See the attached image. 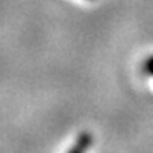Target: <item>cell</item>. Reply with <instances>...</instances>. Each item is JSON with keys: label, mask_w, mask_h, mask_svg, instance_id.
<instances>
[{"label": "cell", "mask_w": 153, "mask_h": 153, "mask_svg": "<svg viewBox=\"0 0 153 153\" xmlns=\"http://www.w3.org/2000/svg\"><path fill=\"white\" fill-rule=\"evenodd\" d=\"M91 137L90 135H86V134H83V135H80V138L76 140V143L72 147V150H75V152H82V150H86V148L90 147V143H91Z\"/></svg>", "instance_id": "obj_1"}, {"label": "cell", "mask_w": 153, "mask_h": 153, "mask_svg": "<svg viewBox=\"0 0 153 153\" xmlns=\"http://www.w3.org/2000/svg\"><path fill=\"white\" fill-rule=\"evenodd\" d=\"M143 70L147 72L148 75H152V76H153V56H152V57H148V59L145 60V64H143Z\"/></svg>", "instance_id": "obj_2"}]
</instances>
